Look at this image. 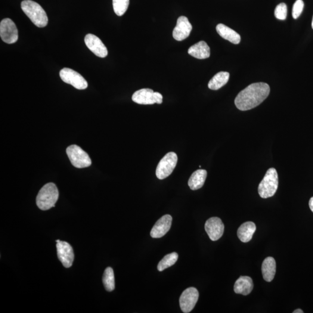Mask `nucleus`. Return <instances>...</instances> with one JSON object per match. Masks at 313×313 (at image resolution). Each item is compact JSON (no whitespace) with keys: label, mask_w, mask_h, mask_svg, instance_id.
<instances>
[{"label":"nucleus","mask_w":313,"mask_h":313,"mask_svg":"<svg viewBox=\"0 0 313 313\" xmlns=\"http://www.w3.org/2000/svg\"><path fill=\"white\" fill-rule=\"evenodd\" d=\"M271 91L269 85L265 83H253L241 91L235 99L238 109L247 111L261 104L268 97Z\"/></svg>","instance_id":"obj_1"},{"label":"nucleus","mask_w":313,"mask_h":313,"mask_svg":"<svg viewBox=\"0 0 313 313\" xmlns=\"http://www.w3.org/2000/svg\"><path fill=\"white\" fill-rule=\"evenodd\" d=\"M21 8L24 13L39 27H44L47 25V15L41 5L32 0H24L21 3Z\"/></svg>","instance_id":"obj_2"},{"label":"nucleus","mask_w":313,"mask_h":313,"mask_svg":"<svg viewBox=\"0 0 313 313\" xmlns=\"http://www.w3.org/2000/svg\"><path fill=\"white\" fill-rule=\"evenodd\" d=\"M59 198L58 189L53 183L43 187L36 198V204L40 209L46 210L55 207Z\"/></svg>","instance_id":"obj_3"},{"label":"nucleus","mask_w":313,"mask_h":313,"mask_svg":"<svg viewBox=\"0 0 313 313\" xmlns=\"http://www.w3.org/2000/svg\"><path fill=\"white\" fill-rule=\"evenodd\" d=\"M278 187V176L276 169L271 168L267 170L266 175L258 187L260 197H271L276 193Z\"/></svg>","instance_id":"obj_4"},{"label":"nucleus","mask_w":313,"mask_h":313,"mask_svg":"<svg viewBox=\"0 0 313 313\" xmlns=\"http://www.w3.org/2000/svg\"><path fill=\"white\" fill-rule=\"evenodd\" d=\"M66 153L71 163L77 168H86L91 165L89 155L78 146H70L67 148Z\"/></svg>","instance_id":"obj_5"},{"label":"nucleus","mask_w":313,"mask_h":313,"mask_svg":"<svg viewBox=\"0 0 313 313\" xmlns=\"http://www.w3.org/2000/svg\"><path fill=\"white\" fill-rule=\"evenodd\" d=\"M178 162V156L174 152H169L158 164L156 174L158 179L163 180L168 177L175 168Z\"/></svg>","instance_id":"obj_6"},{"label":"nucleus","mask_w":313,"mask_h":313,"mask_svg":"<svg viewBox=\"0 0 313 313\" xmlns=\"http://www.w3.org/2000/svg\"><path fill=\"white\" fill-rule=\"evenodd\" d=\"M132 101L139 104H161L163 96L159 92H154L152 89L144 88L136 91L132 97Z\"/></svg>","instance_id":"obj_7"},{"label":"nucleus","mask_w":313,"mask_h":313,"mask_svg":"<svg viewBox=\"0 0 313 313\" xmlns=\"http://www.w3.org/2000/svg\"><path fill=\"white\" fill-rule=\"evenodd\" d=\"M60 75L63 82L72 85L77 89H85L88 87L87 82L76 71L69 68H64L61 70Z\"/></svg>","instance_id":"obj_8"},{"label":"nucleus","mask_w":313,"mask_h":313,"mask_svg":"<svg viewBox=\"0 0 313 313\" xmlns=\"http://www.w3.org/2000/svg\"><path fill=\"white\" fill-rule=\"evenodd\" d=\"M0 36L3 42L11 44L18 40V32L16 25L10 19L6 18L0 23Z\"/></svg>","instance_id":"obj_9"},{"label":"nucleus","mask_w":313,"mask_h":313,"mask_svg":"<svg viewBox=\"0 0 313 313\" xmlns=\"http://www.w3.org/2000/svg\"><path fill=\"white\" fill-rule=\"evenodd\" d=\"M199 297V293L196 288L190 287L182 292L179 299V304L182 311L190 313L194 308Z\"/></svg>","instance_id":"obj_10"},{"label":"nucleus","mask_w":313,"mask_h":313,"mask_svg":"<svg viewBox=\"0 0 313 313\" xmlns=\"http://www.w3.org/2000/svg\"><path fill=\"white\" fill-rule=\"evenodd\" d=\"M205 229L210 239L215 241L218 240L224 234L225 226L221 219L213 217L207 220Z\"/></svg>","instance_id":"obj_11"},{"label":"nucleus","mask_w":313,"mask_h":313,"mask_svg":"<svg viewBox=\"0 0 313 313\" xmlns=\"http://www.w3.org/2000/svg\"><path fill=\"white\" fill-rule=\"evenodd\" d=\"M58 258L64 268H69L72 266L74 259L73 248L65 241H60L57 244Z\"/></svg>","instance_id":"obj_12"},{"label":"nucleus","mask_w":313,"mask_h":313,"mask_svg":"<svg viewBox=\"0 0 313 313\" xmlns=\"http://www.w3.org/2000/svg\"><path fill=\"white\" fill-rule=\"evenodd\" d=\"M84 40L85 44L89 50L97 57L102 58L107 57L108 54L107 48L97 36L92 34H88L85 37Z\"/></svg>","instance_id":"obj_13"},{"label":"nucleus","mask_w":313,"mask_h":313,"mask_svg":"<svg viewBox=\"0 0 313 313\" xmlns=\"http://www.w3.org/2000/svg\"><path fill=\"white\" fill-rule=\"evenodd\" d=\"M192 30V25L188 18L182 16L177 20L176 26L173 31V37L176 41L181 42L187 39Z\"/></svg>","instance_id":"obj_14"},{"label":"nucleus","mask_w":313,"mask_h":313,"mask_svg":"<svg viewBox=\"0 0 313 313\" xmlns=\"http://www.w3.org/2000/svg\"><path fill=\"white\" fill-rule=\"evenodd\" d=\"M172 222V216L169 215H166L161 217L151 229V237L154 238H159L164 236L170 230Z\"/></svg>","instance_id":"obj_15"},{"label":"nucleus","mask_w":313,"mask_h":313,"mask_svg":"<svg viewBox=\"0 0 313 313\" xmlns=\"http://www.w3.org/2000/svg\"><path fill=\"white\" fill-rule=\"evenodd\" d=\"M188 53L198 60H205L210 57V48L205 42L201 41L189 48Z\"/></svg>","instance_id":"obj_16"},{"label":"nucleus","mask_w":313,"mask_h":313,"mask_svg":"<svg viewBox=\"0 0 313 313\" xmlns=\"http://www.w3.org/2000/svg\"><path fill=\"white\" fill-rule=\"evenodd\" d=\"M253 283L252 279L248 276H241L235 281L234 292L243 295H248L252 292Z\"/></svg>","instance_id":"obj_17"},{"label":"nucleus","mask_w":313,"mask_h":313,"mask_svg":"<svg viewBox=\"0 0 313 313\" xmlns=\"http://www.w3.org/2000/svg\"><path fill=\"white\" fill-rule=\"evenodd\" d=\"M216 29L217 32L222 38L228 40L229 42L234 44H238L240 42L241 36L239 34L230 29V27L224 24H219L217 25Z\"/></svg>","instance_id":"obj_18"},{"label":"nucleus","mask_w":313,"mask_h":313,"mask_svg":"<svg viewBox=\"0 0 313 313\" xmlns=\"http://www.w3.org/2000/svg\"><path fill=\"white\" fill-rule=\"evenodd\" d=\"M207 172L205 169H198L193 173L188 181V187L192 190L202 188L206 182Z\"/></svg>","instance_id":"obj_19"},{"label":"nucleus","mask_w":313,"mask_h":313,"mask_svg":"<svg viewBox=\"0 0 313 313\" xmlns=\"http://www.w3.org/2000/svg\"><path fill=\"white\" fill-rule=\"evenodd\" d=\"M256 227L252 222H247L241 225L237 231L238 237L243 243H248L252 239Z\"/></svg>","instance_id":"obj_20"},{"label":"nucleus","mask_w":313,"mask_h":313,"mask_svg":"<svg viewBox=\"0 0 313 313\" xmlns=\"http://www.w3.org/2000/svg\"><path fill=\"white\" fill-rule=\"evenodd\" d=\"M262 271L263 277L268 282L273 280L276 272V263L272 257L266 258L262 263Z\"/></svg>","instance_id":"obj_21"},{"label":"nucleus","mask_w":313,"mask_h":313,"mask_svg":"<svg viewBox=\"0 0 313 313\" xmlns=\"http://www.w3.org/2000/svg\"><path fill=\"white\" fill-rule=\"evenodd\" d=\"M230 74L228 72H221L217 73L209 81V88L212 90H218L221 88L228 83Z\"/></svg>","instance_id":"obj_22"},{"label":"nucleus","mask_w":313,"mask_h":313,"mask_svg":"<svg viewBox=\"0 0 313 313\" xmlns=\"http://www.w3.org/2000/svg\"><path fill=\"white\" fill-rule=\"evenodd\" d=\"M103 283L105 289L108 292H111L115 289V280L112 268L108 267L105 270L103 275Z\"/></svg>","instance_id":"obj_23"},{"label":"nucleus","mask_w":313,"mask_h":313,"mask_svg":"<svg viewBox=\"0 0 313 313\" xmlns=\"http://www.w3.org/2000/svg\"><path fill=\"white\" fill-rule=\"evenodd\" d=\"M178 259V254L176 252H172L168 254L164 257L162 260L159 262L157 266L158 271H162L164 270L175 265V263Z\"/></svg>","instance_id":"obj_24"},{"label":"nucleus","mask_w":313,"mask_h":313,"mask_svg":"<svg viewBox=\"0 0 313 313\" xmlns=\"http://www.w3.org/2000/svg\"><path fill=\"white\" fill-rule=\"evenodd\" d=\"M129 0H113L114 12L118 16H123L128 9Z\"/></svg>","instance_id":"obj_25"},{"label":"nucleus","mask_w":313,"mask_h":313,"mask_svg":"<svg viewBox=\"0 0 313 313\" xmlns=\"http://www.w3.org/2000/svg\"><path fill=\"white\" fill-rule=\"evenodd\" d=\"M275 17L280 20H286L287 16V6L285 3H281L275 9Z\"/></svg>","instance_id":"obj_26"},{"label":"nucleus","mask_w":313,"mask_h":313,"mask_svg":"<svg viewBox=\"0 0 313 313\" xmlns=\"http://www.w3.org/2000/svg\"><path fill=\"white\" fill-rule=\"evenodd\" d=\"M303 8H304V2L302 0H296L292 9V17L294 19L299 18L302 14Z\"/></svg>","instance_id":"obj_27"},{"label":"nucleus","mask_w":313,"mask_h":313,"mask_svg":"<svg viewBox=\"0 0 313 313\" xmlns=\"http://www.w3.org/2000/svg\"><path fill=\"white\" fill-rule=\"evenodd\" d=\"M309 207L312 211L313 212V197L310 199L309 201Z\"/></svg>","instance_id":"obj_28"},{"label":"nucleus","mask_w":313,"mask_h":313,"mask_svg":"<svg viewBox=\"0 0 313 313\" xmlns=\"http://www.w3.org/2000/svg\"><path fill=\"white\" fill-rule=\"evenodd\" d=\"M293 313H303V312L301 309H296Z\"/></svg>","instance_id":"obj_29"},{"label":"nucleus","mask_w":313,"mask_h":313,"mask_svg":"<svg viewBox=\"0 0 313 313\" xmlns=\"http://www.w3.org/2000/svg\"><path fill=\"white\" fill-rule=\"evenodd\" d=\"M312 28H313V20H312Z\"/></svg>","instance_id":"obj_30"},{"label":"nucleus","mask_w":313,"mask_h":313,"mask_svg":"<svg viewBox=\"0 0 313 313\" xmlns=\"http://www.w3.org/2000/svg\"><path fill=\"white\" fill-rule=\"evenodd\" d=\"M60 241H61L60 240H58L56 241V242H57V243H60Z\"/></svg>","instance_id":"obj_31"}]
</instances>
